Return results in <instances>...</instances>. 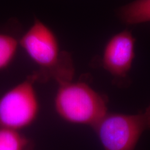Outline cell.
<instances>
[{"label":"cell","mask_w":150,"mask_h":150,"mask_svg":"<svg viewBox=\"0 0 150 150\" xmlns=\"http://www.w3.org/2000/svg\"><path fill=\"white\" fill-rule=\"evenodd\" d=\"M107 98L84 81L58 83L54 98L57 115L67 123L93 127L107 113Z\"/></svg>","instance_id":"7a4b0ae2"},{"label":"cell","mask_w":150,"mask_h":150,"mask_svg":"<svg viewBox=\"0 0 150 150\" xmlns=\"http://www.w3.org/2000/svg\"><path fill=\"white\" fill-rule=\"evenodd\" d=\"M37 83L34 72L0 93V128L22 131L35 123L41 110Z\"/></svg>","instance_id":"3957f363"},{"label":"cell","mask_w":150,"mask_h":150,"mask_svg":"<svg viewBox=\"0 0 150 150\" xmlns=\"http://www.w3.org/2000/svg\"><path fill=\"white\" fill-rule=\"evenodd\" d=\"M29 140L21 131L0 128V150H28Z\"/></svg>","instance_id":"ba28073f"},{"label":"cell","mask_w":150,"mask_h":150,"mask_svg":"<svg viewBox=\"0 0 150 150\" xmlns=\"http://www.w3.org/2000/svg\"><path fill=\"white\" fill-rule=\"evenodd\" d=\"M20 49L38 67L39 82L54 80L56 83L74 79L75 69L71 54L61 50L56 33L50 26L35 18L20 36Z\"/></svg>","instance_id":"6da1fadb"},{"label":"cell","mask_w":150,"mask_h":150,"mask_svg":"<svg viewBox=\"0 0 150 150\" xmlns=\"http://www.w3.org/2000/svg\"><path fill=\"white\" fill-rule=\"evenodd\" d=\"M117 15L129 25L150 22V0H134L120 8Z\"/></svg>","instance_id":"8992f818"},{"label":"cell","mask_w":150,"mask_h":150,"mask_svg":"<svg viewBox=\"0 0 150 150\" xmlns=\"http://www.w3.org/2000/svg\"><path fill=\"white\" fill-rule=\"evenodd\" d=\"M104 150H136L147 128L143 113H107L93 127Z\"/></svg>","instance_id":"277c9868"},{"label":"cell","mask_w":150,"mask_h":150,"mask_svg":"<svg viewBox=\"0 0 150 150\" xmlns=\"http://www.w3.org/2000/svg\"><path fill=\"white\" fill-rule=\"evenodd\" d=\"M144 117H145L146 125H147V128L150 129V104L146 108V109L142 112Z\"/></svg>","instance_id":"9c48e42d"},{"label":"cell","mask_w":150,"mask_h":150,"mask_svg":"<svg viewBox=\"0 0 150 150\" xmlns=\"http://www.w3.org/2000/svg\"><path fill=\"white\" fill-rule=\"evenodd\" d=\"M136 40L128 30L112 35L105 45L101 65L115 81L128 76L135 58Z\"/></svg>","instance_id":"5b68a950"},{"label":"cell","mask_w":150,"mask_h":150,"mask_svg":"<svg viewBox=\"0 0 150 150\" xmlns=\"http://www.w3.org/2000/svg\"><path fill=\"white\" fill-rule=\"evenodd\" d=\"M20 36L8 31H0V72L8 69L18 56Z\"/></svg>","instance_id":"52a82bcc"}]
</instances>
